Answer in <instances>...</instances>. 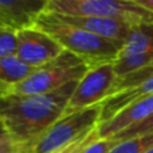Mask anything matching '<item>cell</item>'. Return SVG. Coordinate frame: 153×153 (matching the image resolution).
I'll return each mask as SVG.
<instances>
[{"label":"cell","mask_w":153,"mask_h":153,"mask_svg":"<svg viewBox=\"0 0 153 153\" xmlns=\"http://www.w3.org/2000/svg\"><path fill=\"white\" fill-rule=\"evenodd\" d=\"M77 81L38 95L0 96V122L16 142L18 153H27L35 141L64 115Z\"/></svg>","instance_id":"6da1fadb"},{"label":"cell","mask_w":153,"mask_h":153,"mask_svg":"<svg viewBox=\"0 0 153 153\" xmlns=\"http://www.w3.org/2000/svg\"><path fill=\"white\" fill-rule=\"evenodd\" d=\"M33 25L52 35L64 49L80 57L90 68L113 62L122 48L113 41L64 22L50 11H43Z\"/></svg>","instance_id":"7a4b0ae2"},{"label":"cell","mask_w":153,"mask_h":153,"mask_svg":"<svg viewBox=\"0 0 153 153\" xmlns=\"http://www.w3.org/2000/svg\"><path fill=\"white\" fill-rule=\"evenodd\" d=\"M46 11L72 16L123 20L131 26L153 25V14L130 0H48Z\"/></svg>","instance_id":"3957f363"},{"label":"cell","mask_w":153,"mask_h":153,"mask_svg":"<svg viewBox=\"0 0 153 153\" xmlns=\"http://www.w3.org/2000/svg\"><path fill=\"white\" fill-rule=\"evenodd\" d=\"M90 67L76 54L64 50L53 62L38 68L23 81L11 85L7 94L12 95H38L58 90L75 80H80Z\"/></svg>","instance_id":"277c9868"},{"label":"cell","mask_w":153,"mask_h":153,"mask_svg":"<svg viewBox=\"0 0 153 153\" xmlns=\"http://www.w3.org/2000/svg\"><path fill=\"white\" fill-rule=\"evenodd\" d=\"M102 104L64 115L33 144L27 153H53L91 133L100 122Z\"/></svg>","instance_id":"5b68a950"},{"label":"cell","mask_w":153,"mask_h":153,"mask_svg":"<svg viewBox=\"0 0 153 153\" xmlns=\"http://www.w3.org/2000/svg\"><path fill=\"white\" fill-rule=\"evenodd\" d=\"M117 80L118 76L113 62L90 68V71L77 81L64 115H71L84 108L100 104L113 95Z\"/></svg>","instance_id":"8992f818"},{"label":"cell","mask_w":153,"mask_h":153,"mask_svg":"<svg viewBox=\"0 0 153 153\" xmlns=\"http://www.w3.org/2000/svg\"><path fill=\"white\" fill-rule=\"evenodd\" d=\"M64 48L48 33L31 25L18 29L15 54L22 61L34 68H42L53 62Z\"/></svg>","instance_id":"52a82bcc"},{"label":"cell","mask_w":153,"mask_h":153,"mask_svg":"<svg viewBox=\"0 0 153 153\" xmlns=\"http://www.w3.org/2000/svg\"><path fill=\"white\" fill-rule=\"evenodd\" d=\"M56 14V12H53ZM61 20L67 22L69 25L77 26L83 30L99 35L102 38H106L108 41L123 45L127 34H129L131 25L126 23L123 20L117 19H107V18H96V16H72V15H62L56 14Z\"/></svg>","instance_id":"ba28073f"},{"label":"cell","mask_w":153,"mask_h":153,"mask_svg":"<svg viewBox=\"0 0 153 153\" xmlns=\"http://www.w3.org/2000/svg\"><path fill=\"white\" fill-rule=\"evenodd\" d=\"M153 115V95L145 96L140 100L134 102L133 104L127 106L125 110L117 114L110 121L99 123L98 133L99 138H111L119 134L125 129L133 125L142 122Z\"/></svg>","instance_id":"9c48e42d"},{"label":"cell","mask_w":153,"mask_h":153,"mask_svg":"<svg viewBox=\"0 0 153 153\" xmlns=\"http://www.w3.org/2000/svg\"><path fill=\"white\" fill-rule=\"evenodd\" d=\"M48 8V0H0V15L16 29L31 26Z\"/></svg>","instance_id":"30bf717a"},{"label":"cell","mask_w":153,"mask_h":153,"mask_svg":"<svg viewBox=\"0 0 153 153\" xmlns=\"http://www.w3.org/2000/svg\"><path fill=\"white\" fill-rule=\"evenodd\" d=\"M149 95H153V77H149L145 81H142V83L137 84V85L122 90L119 92L111 95L110 98H107L106 100L100 103L102 115L99 123L110 121L117 114H119L122 110H125L127 106H130L134 102Z\"/></svg>","instance_id":"8fae6325"},{"label":"cell","mask_w":153,"mask_h":153,"mask_svg":"<svg viewBox=\"0 0 153 153\" xmlns=\"http://www.w3.org/2000/svg\"><path fill=\"white\" fill-rule=\"evenodd\" d=\"M153 52V25H137L130 29L118 57Z\"/></svg>","instance_id":"7c38bea8"},{"label":"cell","mask_w":153,"mask_h":153,"mask_svg":"<svg viewBox=\"0 0 153 153\" xmlns=\"http://www.w3.org/2000/svg\"><path fill=\"white\" fill-rule=\"evenodd\" d=\"M38 68L27 65L16 54L0 57V83L11 87L23 81Z\"/></svg>","instance_id":"4fadbf2b"},{"label":"cell","mask_w":153,"mask_h":153,"mask_svg":"<svg viewBox=\"0 0 153 153\" xmlns=\"http://www.w3.org/2000/svg\"><path fill=\"white\" fill-rule=\"evenodd\" d=\"M152 61H153V52H150V53H138V54L117 57L113 61V64L115 73L119 79L129 75V73H133L136 71L141 69V68H144L145 65H148Z\"/></svg>","instance_id":"5bb4252c"},{"label":"cell","mask_w":153,"mask_h":153,"mask_svg":"<svg viewBox=\"0 0 153 153\" xmlns=\"http://www.w3.org/2000/svg\"><path fill=\"white\" fill-rule=\"evenodd\" d=\"M153 148V133L141 134L121 141L110 153H145Z\"/></svg>","instance_id":"9a60e30c"},{"label":"cell","mask_w":153,"mask_h":153,"mask_svg":"<svg viewBox=\"0 0 153 153\" xmlns=\"http://www.w3.org/2000/svg\"><path fill=\"white\" fill-rule=\"evenodd\" d=\"M149 77H153V61L149 62L148 65H145L144 68H141V69L136 71V72L129 73V75L123 76V77H119L117 80L115 85H114L113 95L122 90H126V88L137 85V84L142 83V81H145Z\"/></svg>","instance_id":"2e32d148"},{"label":"cell","mask_w":153,"mask_h":153,"mask_svg":"<svg viewBox=\"0 0 153 153\" xmlns=\"http://www.w3.org/2000/svg\"><path fill=\"white\" fill-rule=\"evenodd\" d=\"M18 29L7 25H0V57L15 54Z\"/></svg>","instance_id":"e0dca14e"},{"label":"cell","mask_w":153,"mask_h":153,"mask_svg":"<svg viewBox=\"0 0 153 153\" xmlns=\"http://www.w3.org/2000/svg\"><path fill=\"white\" fill-rule=\"evenodd\" d=\"M146 133H153V115L149 117L148 119L142 122H138V123L133 125V126L125 129L123 131H121L119 134L111 137V138H115L118 141H123V140L131 138V137L136 136H141V134H146Z\"/></svg>","instance_id":"ac0fdd59"},{"label":"cell","mask_w":153,"mask_h":153,"mask_svg":"<svg viewBox=\"0 0 153 153\" xmlns=\"http://www.w3.org/2000/svg\"><path fill=\"white\" fill-rule=\"evenodd\" d=\"M98 138H99V133H98V127H96L91 133L80 137V138L76 140V141L72 142L71 145H68V146H65V148H61V149L56 150V152H53V153H80L87 145L91 144L92 141H95V140H98Z\"/></svg>","instance_id":"d6986e66"},{"label":"cell","mask_w":153,"mask_h":153,"mask_svg":"<svg viewBox=\"0 0 153 153\" xmlns=\"http://www.w3.org/2000/svg\"><path fill=\"white\" fill-rule=\"evenodd\" d=\"M119 142L115 138H98L87 145L80 153H110Z\"/></svg>","instance_id":"ffe728a7"},{"label":"cell","mask_w":153,"mask_h":153,"mask_svg":"<svg viewBox=\"0 0 153 153\" xmlns=\"http://www.w3.org/2000/svg\"><path fill=\"white\" fill-rule=\"evenodd\" d=\"M0 153H18L16 142L7 133L0 138Z\"/></svg>","instance_id":"44dd1931"},{"label":"cell","mask_w":153,"mask_h":153,"mask_svg":"<svg viewBox=\"0 0 153 153\" xmlns=\"http://www.w3.org/2000/svg\"><path fill=\"white\" fill-rule=\"evenodd\" d=\"M130 1H133L134 4L142 7L144 10H146V11L153 14V0H130Z\"/></svg>","instance_id":"7402d4cb"},{"label":"cell","mask_w":153,"mask_h":153,"mask_svg":"<svg viewBox=\"0 0 153 153\" xmlns=\"http://www.w3.org/2000/svg\"><path fill=\"white\" fill-rule=\"evenodd\" d=\"M8 90H10L8 85H6V84H3V83H0V96L6 95V94L8 92Z\"/></svg>","instance_id":"603a6c76"},{"label":"cell","mask_w":153,"mask_h":153,"mask_svg":"<svg viewBox=\"0 0 153 153\" xmlns=\"http://www.w3.org/2000/svg\"><path fill=\"white\" fill-rule=\"evenodd\" d=\"M0 25H7V26H12V25L10 23V20L6 19L3 15H0ZM12 27H14V26H12ZM15 29H16V27H15Z\"/></svg>","instance_id":"cb8c5ba5"},{"label":"cell","mask_w":153,"mask_h":153,"mask_svg":"<svg viewBox=\"0 0 153 153\" xmlns=\"http://www.w3.org/2000/svg\"><path fill=\"white\" fill-rule=\"evenodd\" d=\"M6 133H7V131H6V129H4L3 126H0V138H1V137H3Z\"/></svg>","instance_id":"d4e9b609"},{"label":"cell","mask_w":153,"mask_h":153,"mask_svg":"<svg viewBox=\"0 0 153 153\" xmlns=\"http://www.w3.org/2000/svg\"><path fill=\"white\" fill-rule=\"evenodd\" d=\"M145 153H153V148H152V149H149L148 152H145Z\"/></svg>","instance_id":"484cf974"},{"label":"cell","mask_w":153,"mask_h":153,"mask_svg":"<svg viewBox=\"0 0 153 153\" xmlns=\"http://www.w3.org/2000/svg\"><path fill=\"white\" fill-rule=\"evenodd\" d=\"M0 126H3V125H1V122H0Z\"/></svg>","instance_id":"4316f807"}]
</instances>
